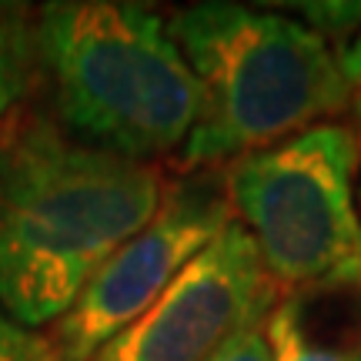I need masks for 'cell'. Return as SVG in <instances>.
Masks as SVG:
<instances>
[{
	"label": "cell",
	"mask_w": 361,
	"mask_h": 361,
	"mask_svg": "<svg viewBox=\"0 0 361 361\" xmlns=\"http://www.w3.org/2000/svg\"><path fill=\"white\" fill-rule=\"evenodd\" d=\"M164 194L157 164L67 141L37 117L0 178V311L34 331L64 318Z\"/></svg>",
	"instance_id": "cell-1"
},
{
	"label": "cell",
	"mask_w": 361,
	"mask_h": 361,
	"mask_svg": "<svg viewBox=\"0 0 361 361\" xmlns=\"http://www.w3.org/2000/svg\"><path fill=\"white\" fill-rule=\"evenodd\" d=\"M168 24L201 87L180 168L234 164L348 114L341 54L295 17L204 0Z\"/></svg>",
	"instance_id": "cell-2"
},
{
	"label": "cell",
	"mask_w": 361,
	"mask_h": 361,
	"mask_svg": "<svg viewBox=\"0 0 361 361\" xmlns=\"http://www.w3.org/2000/svg\"><path fill=\"white\" fill-rule=\"evenodd\" d=\"M37 47L57 114L87 147L144 164L184 151L201 87L154 7L54 0L37 11Z\"/></svg>",
	"instance_id": "cell-3"
},
{
	"label": "cell",
	"mask_w": 361,
	"mask_h": 361,
	"mask_svg": "<svg viewBox=\"0 0 361 361\" xmlns=\"http://www.w3.org/2000/svg\"><path fill=\"white\" fill-rule=\"evenodd\" d=\"M358 168L361 147L348 124H318L228 168L234 221L251 234L278 298L361 295Z\"/></svg>",
	"instance_id": "cell-4"
},
{
	"label": "cell",
	"mask_w": 361,
	"mask_h": 361,
	"mask_svg": "<svg viewBox=\"0 0 361 361\" xmlns=\"http://www.w3.org/2000/svg\"><path fill=\"white\" fill-rule=\"evenodd\" d=\"M231 218V201L218 184H168L154 218L94 271L67 314L54 322V345L67 361H90L168 291Z\"/></svg>",
	"instance_id": "cell-5"
},
{
	"label": "cell",
	"mask_w": 361,
	"mask_h": 361,
	"mask_svg": "<svg viewBox=\"0 0 361 361\" xmlns=\"http://www.w3.org/2000/svg\"><path fill=\"white\" fill-rule=\"evenodd\" d=\"M274 301L258 247L231 218L168 291L90 361H211Z\"/></svg>",
	"instance_id": "cell-6"
},
{
	"label": "cell",
	"mask_w": 361,
	"mask_h": 361,
	"mask_svg": "<svg viewBox=\"0 0 361 361\" xmlns=\"http://www.w3.org/2000/svg\"><path fill=\"white\" fill-rule=\"evenodd\" d=\"M40 74L37 13L20 4H0V178L40 117L34 111Z\"/></svg>",
	"instance_id": "cell-7"
},
{
	"label": "cell",
	"mask_w": 361,
	"mask_h": 361,
	"mask_svg": "<svg viewBox=\"0 0 361 361\" xmlns=\"http://www.w3.org/2000/svg\"><path fill=\"white\" fill-rule=\"evenodd\" d=\"M271 361H361V338L331 335L298 295H284L264 314Z\"/></svg>",
	"instance_id": "cell-8"
},
{
	"label": "cell",
	"mask_w": 361,
	"mask_h": 361,
	"mask_svg": "<svg viewBox=\"0 0 361 361\" xmlns=\"http://www.w3.org/2000/svg\"><path fill=\"white\" fill-rule=\"evenodd\" d=\"M0 361H67L64 351L54 345L51 335H40L34 328L17 324L0 311Z\"/></svg>",
	"instance_id": "cell-9"
},
{
	"label": "cell",
	"mask_w": 361,
	"mask_h": 361,
	"mask_svg": "<svg viewBox=\"0 0 361 361\" xmlns=\"http://www.w3.org/2000/svg\"><path fill=\"white\" fill-rule=\"evenodd\" d=\"M211 361H271L268 338H264V318L245 324Z\"/></svg>",
	"instance_id": "cell-10"
},
{
	"label": "cell",
	"mask_w": 361,
	"mask_h": 361,
	"mask_svg": "<svg viewBox=\"0 0 361 361\" xmlns=\"http://www.w3.org/2000/svg\"><path fill=\"white\" fill-rule=\"evenodd\" d=\"M338 54H341V71H345V84H348V128L361 147V34Z\"/></svg>",
	"instance_id": "cell-11"
},
{
	"label": "cell",
	"mask_w": 361,
	"mask_h": 361,
	"mask_svg": "<svg viewBox=\"0 0 361 361\" xmlns=\"http://www.w3.org/2000/svg\"><path fill=\"white\" fill-rule=\"evenodd\" d=\"M358 207H361V180H358Z\"/></svg>",
	"instance_id": "cell-12"
}]
</instances>
